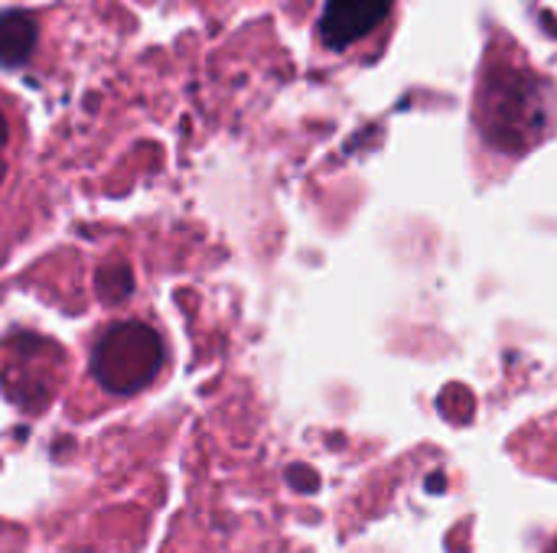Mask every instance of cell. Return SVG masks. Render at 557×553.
I'll return each instance as SVG.
<instances>
[{"instance_id":"obj_3","label":"cell","mask_w":557,"mask_h":553,"mask_svg":"<svg viewBox=\"0 0 557 553\" xmlns=\"http://www.w3.org/2000/svg\"><path fill=\"white\" fill-rule=\"evenodd\" d=\"M39 16L29 10H3L0 13V65L23 68L39 49Z\"/></svg>"},{"instance_id":"obj_5","label":"cell","mask_w":557,"mask_h":553,"mask_svg":"<svg viewBox=\"0 0 557 553\" xmlns=\"http://www.w3.org/2000/svg\"><path fill=\"white\" fill-rule=\"evenodd\" d=\"M13 140H16V127H13V111H10V101L3 98L0 91V183L7 176V166H10V150H13Z\"/></svg>"},{"instance_id":"obj_1","label":"cell","mask_w":557,"mask_h":553,"mask_svg":"<svg viewBox=\"0 0 557 553\" xmlns=\"http://www.w3.org/2000/svg\"><path fill=\"white\" fill-rule=\"evenodd\" d=\"M163 339L147 323H114L91 345V375L108 394H137L163 368Z\"/></svg>"},{"instance_id":"obj_4","label":"cell","mask_w":557,"mask_h":553,"mask_svg":"<svg viewBox=\"0 0 557 553\" xmlns=\"http://www.w3.org/2000/svg\"><path fill=\"white\" fill-rule=\"evenodd\" d=\"M95 284H98V297H101L104 303H121V300H127V293L134 290V274H131L127 264L117 261V264H104V267L98 271Z\"/></svg>"},{"instance_id":"obj_2","label":"cell","mask_w":557,"mask_h":553,"mask_svg":"<svg viewBox=\"0 0 557 553\" xmlns=\"http://www.w3.org/2000/svg\"><path fill=\"white\" fill-rule=\"evenodd\" d=\"M392 0H326L320 16V42L333 52H343L385 23Z\"/></svg>"}]
</instances>
